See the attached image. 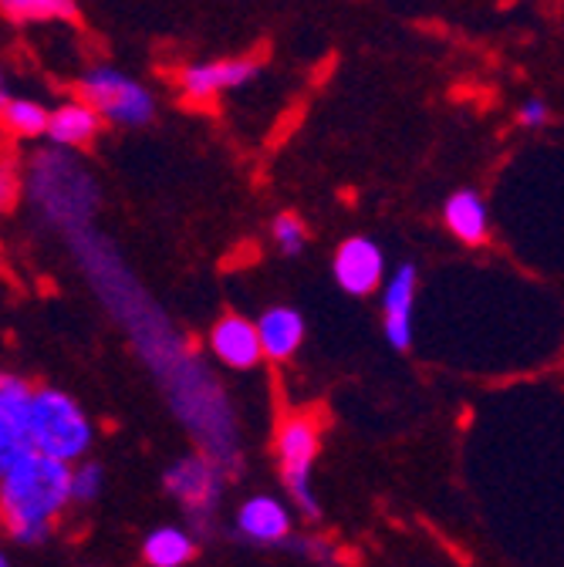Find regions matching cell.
Returning a JSON list of instances; mask_svg holds the SVG:
<instances>
[{"label":"cell","instance_id":"1","mask_svg":"<svg viewBox=\"0 0 564 567\" xmlns=\"http://www.w3.org/2000/svg\"><path fill=\"white\" fill-rule=\"evenodd\" d=\"M68 240H72V250L82 260V267L95 277L112 315L132 334L143 362L153 369L176 419L193 433L199 450L224 466L227 476H240L244 450H240V430H237V415L230 409L227 392L206 372L203 362L193 359L186 341L173 331V324H166V318L146 298L129 301V288H125L129 277L119 267V257L105 250V240H99L85 227L72 230Z\"/></svg>","mask_w":564,"mask_h":567},{"label":"cell","instance_id":"2","mask_svg":"<svg viewBox=\"0 0 564 567\" xmlns=\"http://www.w3.org/2000/svg\"><path fill=\"white\" fill-rule=\"evenodd\" d=\"M72 507V463L24 450L0 470V527L21 547H41Z\"/></svg>","mask_w":564,"mask_h":567},{"label":"cell","instance_id":"3","mask_svg":"<svg viewBox=\"0 0 564 567\" xmlns=\"http://www.w3.org/2000/svg\"><path fill=\"white\" fill-rule=\"evenodd\" d=\"M95 443V425L85 409L61 389H34L31 419H28V446L34 453L54 456L61 463H79Z\"/></svg>","mask_w":564,"mask_h":567},{"label":"cell","instance_id":"4","mask_svg":"<svg viewBox=\"0 0 564 567\" xmlns=\"http://www.w3.org/2000/svg\"><path fill=\"white\" fill-rule=\"evenodd\" d=\"M227 473L224 466L199 453H189L183 460H176L166 473H163V486L176 501V507L186 517V530L203 544L214 537L217 527V514H221V501H224V486H227Z\"/></svg>","mask_w":564,"mask_h":567},{"label":"cell","instance_id":"5","mask_svg":"<svg viewBox=\"0 0 564 567\" xmlns=\"http://www.w3.org/2000/svg\"><path fill=\"white\" fill-rule=\"evenodd\" d=\"M318 425L308 415H288L277 430V463L295 507L305 520H321V504L315 493V460H318Z\"/></svg>","mask_w":564,"mask_h":567},{"label":"cell","instance_id":"6","mask_svg":"<svg viewBox=\"0 0 564 567\" xmlns=\"http://www.w3.org/2000/svg\"><path fill=\"white\" fill-rule=\"evenodd\" d=\"M79 99L89 102L102 122L122 125V128H139V125L153 122V115H156L153 92L143 82H135L132 75H125L119 68H109V64L85 71L82 85H79Z\"/></svg>","mask_w":564,"mask_h":567},{"label":"cell","instance_id":"7","mask_svg":"<svg viewBox=\"0 0 564 567\" xmlns=\"http://www.w3.org/2000/svg\"><path fill=\"white\" fill-rule=\"evenodd\" d=\"M75 169H79V163L72 156H64V150H61V156L58 153L41 156L34 173H31V196L41 203V209L54 224H79L82 227L95 209V186L79 189V193L68 189V179H72Z\"/></svg>","mask_w":564,"mask_h":567},{"label":"cell","instance_id":"8","mask_svg":"<svg viewBox=\"0 0 564 567\" xmlns=\"http://www.w3.org/2000/svg\"><path fill=\"white\" fill-rule=\"evenodd\" d=\"M331 274L338 288L351 298H369L386 280V254L369 237H348L331 260Z\"/></svg>","mask_w":564,"mask_h":567},{"label":"cell","instance_id":"9","mask_svg":"<svg viewBox=\"0 0 564 567\" xmlns=\"http://www.w3.org/2000/svg\"><path fill=\"white\" fill-rule=\"evenodd\" d=\"M260 75V64L250 58H224V61H206V64H189L180 75V89L189 102H214L224 92H237L250 85Z\"/></svg>","mask_w":564,"mask_h":567},{"label":"cell","instance_id":"10","mask_svg":"<svg viewBox=\"0 0 564 567\" xmlns=\"http://www.w3.org/2000/svg\"><path fill=\"white\" fill-rule=\"evenodd\" d=\"M234 537L250 547H280L291 537V514L285 501H277V496H267V493H257L250 501H244L234 517Z\"/></svg>","mask_w":564,"mask_h":567},{"label":"cell","instance_id":"11","mask_svg":"<svg viewBox=\"0 0 564 567\" xmlns=\"http://www.w3.org/2000/svg\"><path fill=\"white\" fill-rule=\"evenodd\" d=\"M416 267L399 264L382 288V331L396 351L412 348V315H416Z\"/></svg>","mask_w":564,"mask_h":567},{"label":"cell","instance_id":"12","mask_svg":"<svg viewBox=\"0 0 564 567\" xmlns=\"http://www.w3.org/2000/svg\"><path fill=\"white\" fill-rule=\"evenodd\" d=\"M209 351H214L217 359L234 372H250L264 359L260 341H257V328L237 315H227L214 324V331H209Z\"/></svg>","mask_w":564,"mask_h":567},{"label":"cell","instance_id":"13","mask_svg":"<svg viewBox=\"0 0 564 567\" xmlns=\"http://www.w3.org/2000/svg\"><path fill=\"white\" fill-rule=\"evenodd\" d=\"M99 128H102L99 112L82 99H72V102H61L58 109H48L44 135L51 138L54 150H85V146H92Z\"/></svg>","mask_w":564,"mask_h":567},{"label":"cell","instance_id":"14","mask_svg":"<svg viewBox=\"0 0 564 567\" xmlns=\"http://www.w3.org/2000/svg\"><path fill=\"white\" fill-rule=\"evenodd\" d=\"M260 354L270 362H288L291 354L305 344V318L295 308H267L257 321Z\"/></svg>","mask_w":564,"mask_h":567},{"label":"cell","instance_id":"15","mask_svg":"<svg viewBox=\"0 0 564 567\" xmlns=\"http://www.w3.org/2000/svg\"><path fill=\"white\" fill-rule=\"evenodd\" d=\"M443 224L466 247H483L490 240V209L476 189H457L443 203Z\"/></svg>","mask_w":564,"mask_h":567},{"label":"cell","instance_id":"16","mask_svg":"<svg viewBox=\"0 0 564 567\" xmlns=\"http://www.w3.org/2000/svg\"><path fill=\"white\" fill-rule=\"evenodd\" d=\"M196 550H199V540L186 527H176V524L156 527L143 540V557L150 567H186L196 557Z\"/></svg>","mask_w":564,"mask_h":567},{"label":"cell","instance_id":"17","mask_svg":"<svg viewBox=\"0 0 564 567\" xmlns=\"http://www.w3.org/2000/svg\"><path fill=\"white\" fill-rule=\"evenodd\" d=\"M31 399H34V385L31 382H24L14 372H0V422H4L8 430L14 433V440H21L24 446H28Z\"/></svg>","mask_w":564,"mask_h":567},{"label":"cell","instance_id":"18","mask_svg":"<svg viewBox=\"0 0 564 567\" xmlns=\"http://www.w3.org/2000/svg\"><path fill=\"white\" fill-rule=\"evenodd\" d=\"M0 125L18 138H41L48 128V109L34 99H8L0 109Z\"/></svg>","mask_w":564,"mask_h":567},{"label":"cell","instance_id":"19","mask_svg":"<svg viewBox=\"0 0 564 567\" xmlns=\"http://www.w3.org/2000/svg\"><path fill=\"white\" fill-rule=\"evenodd\" d=\"M0 14L11 21H75V0H0Z\"/></svg>","mask_w":564,"mask_h":567},{"label":"cell","instance_id":"20","mask_svg":"<svg viewBox=\"0 0 564 567\" xmlns=\"http://www.w3.org/2000/svg\"><path fill=\"white\" fill-rule=\"evenodd\" d=\"M102 489H105V470L99 463H92V460L72 463V504L89 507L99 501Z\"/></svg>","mask_w":564,"mask_h":567},{"label":"cell","instance_id":"21","mask_svg":"<svg viewBox=\"0 0 564 567\" xmlns=\"http://www.w3.org/2000/svg\"><path fill=\"white\" fill-rule=\"evenodd\" d=\"M270 237L277 244V254L285 257H298L308 244V230L298 217H291V213H285V217H277L274 227H270Z\"/></svg>","mask_w":564,"mask_h":567},{"label":"cell","instance_id":"22","mask_svg":"<svg viewBox=\"0 0 564 567\" xmlns=\"http://www.w3.org/2000/svg\"><path fill=\"white\" fill-rule=\"evenodd\" d=\"M517 118H521V125H524V128H541V125H547L551 109H547V102H544V99H527V102H521Z\"/></svg>","mask_w":564,"mask_h":567},{"label":"cell","instance_id":"23","mask_svg":"<svg viewBox=\"0 0 564 567\" xmlns=\"http://www.w3.org/2000/svg\"><path fill=\"white\" fill-rule=\"evenodd\" d=\"M28 446L21 443V440H14V433L8 430V425L4 422H0V470H4L18 453H24Z\"/></svg>","mask_w":564,"mask_h":567},{"label":"cell","instance_id":"24","mask_svg":"<svg viewBox=\"0 0 564 567\" xmlns=\"http://www.w3.org/2000/svg\"><path fill=\"white\" fill-rule=\"evenodd\" d=\"M11 193H14V186H11V176L0 169V209H8L11 206Z\"/></svg>","mask_w":564,"mask_h":567},{"label":"cell","instance_id":"25","mask_svg":"<svg viewBox=\"0 0 564 567\" xmlns=\"http://www.w3.org/2000/svg\"><path fill=\"white\" fill-rule=\"evenodd\" d=\"M8 99H11V95H8V82H4V75H0V109H4Z\"/></svg>","mask_w":564,"mask_h":567},{"label":"cell","instance_id":"26","mask_svg":"<svg viewBox=\"0 0 564 567\" xmlns=\"http://www.w3.org/2000/svg\"><path fill=\"white\" fill-rule=\"evenodd\" d=\"M0 567H14V564H11V557H8L4 550H0Z\"/></svg>","mask_w":564,"mask_h":567}]
</instances>
